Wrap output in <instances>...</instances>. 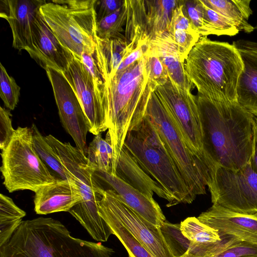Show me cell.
<instances>
[{
  "label": "cell",
  "mask_w": 257,
  "mask_h": 257,
  "mask_svg": "<svg viewBox=\"0 0 257 257\" xmlns=\"http://www.w3.org/2000/svg\"><path fill=\"white\" fill-rule=\"evenodd\" d=\"M87 163L93 170H100L112 174L113 150L109 136L103 139L101 134L95 136L90 143L87 153Z\"/></svg>",
  "instance_id": "cell-24"
},
{
  "label": "cell",
  "mask_w": 257,
  "mask_h": 257,
  "mask_svg": "<svg viewBox=\"0 0 257 257\" xmlns=\"http://www.w3.org/2000/svg\"><path fill=\"white\" fill-rule=\"evenodd\" d=\"M251 155L249 162L253 170L257 173V123L255 117L253 121V137Z\"/></svg>",
  "instance_id": "cell-42"
},
{
  "label": "cell",
  "mask_w": 257,
  "mask_h": 257,
  "mask_svg": "<svg viewBox=\"0 0 257 257\" xmlns=\"http://www.w3.org/2000/svg\"><path fill=\"white\" fill-rule=\"evenodd\" d=\"M26 215L12 199L0 194V246L11 237Z\"/></svg>",
  "instance_id": "cell-25"
},
{
  "label": "cell",
  "mask_w": 257,
  "mask_h": 257,
  "mask_svg": "<svg viewBox=\"0 0 257 257\" xmlns=\"http://www.w3.org/2000/svg\"><path fill=\"white\" fill-rule=\"evenodd\" d=\"M148 54L160 58L169 78L174 83L183 89L191 90L193 86L188 80L185 71V59L177 46L161 47Z\"/></svg>",
  "instance_id": "cell-23"
},
{
  "label": "cell",
  "mask_w": 257,
  "mask_h": 257,
  "mask_svg": "<svg viewBox=\"0 0 257 257\" xmlns=\"http://www.w3.org/2000/svg\"><path fill=\"white\" fill-rule=\"evenodd\" d=\"M82 201L77 186L71 179H58L35 192L34 210L38 214L67 211Z\"/></svg>",
  "instance_id": "cell-19"
},
{
  "label": "cell",
  "mask_w": 257,
  "mask_h": 257,
  "mask_svg": "<svg viewBox=\"0 0 257 257\" xmlns=\"http://www.w3.org/2000/svg\"><path fill=\"white\" fill-rule=\"evenodd\" d=\"M96 0H53L40 12L63 46L75 55L91 54L97 43Z\"/></svg>",
  "instance_id": "cell-7"
},
{
  "label": "cell",
  "mask_w": 257,
  "mask_h": 257,
  "mask_svg": "<svg viewBox=\"0 0 257 257\" xmlns=\"http://www.w3.org/2000/svg\"><path fill=\"white\" fill-rule=\"evenodd\" d=\"M254 117H255V120L257 123V116H254Z\"/></svg>",
  "instance_id": "cell-43"
},
{
  "label": "cell",
  "mask_w": 257,
  "mask_h": 257,
  "mask_svg": "<svg viewBox=\"0 0 257 257\" xmlns=\"http://www.w3.org/2000/svg\"><path fill=\"white\" fill-rule=\"evenodd\" d=\"M218 231L220 237L230 236L257 245V216L232 211L213 204L197 217Z\"/></svg>",
  "instance_id": "cell-16"
},
{
  "label": "cell",
  "mask_w": 257,
  "mask_h": 257,
  "mask_svg": "<svg viewBox=\"0 0 257 257\" xmlns=\"http://www.w3.org/2000/svg\"><path fill=\"white\" fill-rule=\"evenodd\" d=\"M203 12V20L207 35L233 36L239 31L235 26L222 15L210 9L199 0Z\"/></svg>",
  "instance_id": "cell-29"
},
{
  "label": "cell",
  "mask_w": 257,
  "mask_h": 257,
  "mask_svg": "<svg viewBox=\"0 0 257 257\" xmlns=\"http://www.w3.org/2000/svg\"><path fill=\"white\" fill-rule=\"evenodd\" d=\"M93 171L102 187H108L105 190L114 191L124 203L146 220L158 227L166 221L162 209L153 197L145 195L116 175L100 170Z\"/></svg>",
  "instance_id": "cell-18"
},
{
  "label": "cell",
  "mask_w": 257,
  "mask_h": 257,
  "mask_svg": "<svg viewBox=\"0 0 257 257\" xmlns=\"http://www.w3.org/2000/svg\"><path fill=\"white\" fill-rule=\"evenodd\" d=\"M142 168L175 200L191 203L195 196L187 186L155 126L145 123L137 135L127 134L124 145Z\"/></svg>",
  "instance_id": "cell-6"
},
{
  "label": "cell",
  "mask_w": 257,
  "mask_h": 257,
  "mask_svg": "<svg viewBox=\"0 0 257 257\" xmlns=\"http://www.w3.org/2000/svg\"><path fill=\"white\" fill-rule=\"evenodd\" d=\"M100 242L72 236L60 221L40 217L22 221L0 246V257H114Z\"/></svg>",
  "instance_id": "cell-3"
},
{
  "label": "cell",
  "mask_w": 257,
  "mask_h": 257,
  "mask_svg": "<svg viewBox=\"0 0 257 257\" xmlns=\"http://www.w3.org/2000/svg\"><path fill=\"white\" fill-rule=\"evenodd\" d=\"M255 215H256L257 216V213H256V214H255Z\"/></svg>",
  "instance_id": "cell-44"
},
{
  "label": "cell",
  "mask_w": 257,
  "mask_h": 257,
  "mask_svg": "<svg viewBox=\"0 0 257 257\" xmlns=\"http://www.w3.org/2000/svg\"><path fill=\"white\" fill-rule=\"evenodd\" d=\"M156 87L146 53L130 65L105 78L101 99L108 127L106 134L113 150V175L127 134L146 116Z\"/></svg>",
  "instance_id": "cell-1"
},
{
  "label": "cell",
  "mask_w": 257,
  "mask_h": 257,
  "mask_svg": "<svg viewBox=\"0 0 257 257\" xmlns=\"http://www.w3.org/2000/svg\"><path fill=\"white\" fill-rule=\"evenodd\" d=\"M34 147L38 155L47 166L57 173L63 180L70 179L65 172L61 160L54 149L33 123L31 127Z\"/></svg>",
  "instance_id": "cell-27"
},
{
  "label": "cell",
  "mask_w": 257,
  "mask_h": 257,
  "mask_svg": "<svg viewBox=\"0 0 257 257\" xmlns=\"http://www.w3.org/2000/svg\"><path fill=\"white\" fill-rule=\"evenodd\" d=\"M204 146L216 165L237 170L249 161L254 116L237 101L215 100L197 96Z\"/></svg>",
  "instance_id": "cell-2"
},
{
  "label": "cell",
  "mask_w": 257,
  "mask_h": 257,
  "mask_svg": "<svg viewBox=\"0 0 257 257\" xmlns=\"http://www.w3.org/2000/svg\"><path fill=\"white\" fill-rule=\"evenodd\" d=\"M256 28H257V26H256Z\"/></svg>",
  "instance_id": "cell-45"
},
{
  "label": "cell",
  "mask_w": 257,
  "mask_h": 257,
  "mask_svg": "<svg viewBox=\"0 0 257 257\" xmlns=\"http://www.w3.org/2000/svg\"><path fill=\"white\" fill-rule=\"evenodd\" d=\"M155 91L168 109L184 142L198 163L208 174H213L217 166L204 149L197 96L193 95L190 90L176 85L169 77Z\"/></svg>",
  "instance_id": "cell-9"
},
{
  "label": "cell",
  "mask_w": 257,
  "mask_h": 257,
  "mask_svg": "<svg viewBox=\"0 0 257 257\" xmlns=\"http://www.w3.org/2000/svg\"><path fill=\"white\" fill-rule=\"evenodd\" d=\"M209 190L214 205L242 214L257 213V173L249 161L237 170L217 166Z\"/></svg>",
  "instance_id": "cell-11"
},
{
  "label": "cell",
  "mask_w": 257,
  "mask_h": 257,
  "mask_svg": "<svg viewBox=\"0 0 257 257\" xmlns=\"http://www.w3.org/2000/svg\"><path fill=\"white\" fill-rule=\"evenodd\" d=\"M10 110L0 107V148H6L11 141L16 130L12 126Z\"/></svg>",
  "instance_id": "cell-36"
},
{
  "label": "cell",
  "mask_w": 257,
  "mask_h": 257,
  "mask_svg": "<svg viewBox=\"0 0 257 257\" xmlns=\"http://www.w3.org/2000/svg\"><path fill=\"white\" fill-rule=\"evenodd\" d=\"M208 8L230 21L239 31L249 33L254 28L248 22L252 11L250 0H204Z\"/></svg>",
  "instance_id": "cell-22"
},
{
  "label": "cell",
  "mask_w": 257,
  "mask_h": 257,
  "mask_svg": "<svg viewBox=\"0 0 257 257\" xmlns=\"http://www.w3.org/2000/svg\"><path fill=\"white\" fill-rule=\"evenodd\" d=\"M42 0L1 1V18L9 23L13 34V47L19 52L30 54L33 51L32 29L34 21L41 7Z\"/></svg>",
  "instance_id": "cell-17"
},
{
  "label": "cell",
  "mask_w": 257,
  "mask_h": 257,
  "mask_svg": "<svg viewBox=\"0 0 257 257\" xmlns=\"http://www.w3.org/2000/svg\"><path fill=\"white\" fill-rule=\"evenodd\" d=\"M182 2L183 3V10L186 12V16L190 21L194 29L200 36H207L204 23L202 10L199 0Z\"/></svg>",
  "instance_id": "cell-34"
},
{
  "label": "cell",
  "mask_w": 257,
  "mask_h": 257,
  "mask_svg": "<svg viewBox=\"0 0 257 257\" xmlns=\"http://www.w3.org/2000/svg\"><path fill=\"white\" fill-rule=\"evenodd\" d=\"M98 207L114 216L153 257H174L160 227L146 220L124 203L114 191H103Z\"/></svg>",
  "instance_id": "cell-12"
},
{
  "label": "cell",
  "mask_w": 257,
  "mask_h": 257,
  "mask_svg": "<svg viewBox=\"0 0 257 257\" xmlns=\"http://www.w3.org/2000/svg\"><path fill=\"white\" fill-rule=\"evenodd\" d=\"M61 160L68 177L74 181L82 196V201L73 207L70 213L95 240L106 241L112 232L98 211V203L104 190L87 158L70 143H63L49 135L45 136Z\"/></svg>",
  "instance_id": "cell-5"
},
{
  "label": "cell",
  "mask_w": 257,
  "mask_h": 257,
  "mask_svg": "<svg viewBox=\"0 0 257 257\" xmlns=\"http://www.w3.org/2000/svg\"><path fill=\"white\" fill-rule=\"evenodd\" d=\"M3 184L10 193L40 188L56 181L36 152L31 128L18 127L1 153Z\"/></svg>",
  "instance_id": "cell-8"
},
{
  "label": "cell",
  "mask_w": 257,
  "mask_h": 257,
  "mask_svg": "<svg viewBox=\"0 0 257 257\" xmlns=\"http://www.w3.org/2000/svg\"><path fill=\"white\" fill-rule=\"evenodd\" d=\"M146 115L157 128L187 186L195 195L206 193L211 179L198 163L184 142L168 109L154 91Z\"/></svg>",
  "instance_id": "cell-10"
},
{
  "label": "cell",
  "mask_w": 257,
  "mask_h": 257,
  "mask_svg": "<svg viewBox=\"0 0 257 257\" xmlns=\"http://www.w3.org/2000/svg\"><path fill=\"white\" fill-rule=\"evenodd\" d=\"M33 51L30 55L43 69L52 68L65 72L73 54L62 45L40 11L34 21L32 29Z\"/></svg>",
  "instance_id": "cell-15"
},
{
  "label": "cell",
  "mask_w": 257,
  "mask_h": 257,
  "mask_svg": "<svg viewBox=\"0 0 257 257\" xmlns=\"http://www.w3.org/2000/svg\"><path fill=\"white\" fill-rule=\"evenodd\" d=\"M257 245L239 241L220 253L217 257H255Z\"/></svg>",
  "instance_id": "cell-37"
},
{
  "label": "cell",
  "mask_w": 257,
  "mask_h": 257,
  "mask_svg": "<svg viewBox=\"0 0 257 257\" xmlns=\"http://www.w3.org/2000/svg\"><path fill=\"white\" fill-rule=\"evenodd\" d=\"M20 87L15 79L9 75L3 64L0 63V97L5 106L14 110L17 106L20 95Z\"/></svg>",
  "instance_id": "cell-32"
},
{
  "label": "cell",
  "mask_w": 257,
  "mask_h": 257,
  "mask_svg": "<svg viewBox=\"0 0 257 257\" xmlns=\"http://www.w3.org/2000/svg\"><path fill=\"white\" fill-rule=\"evenodd\" d=\"M115 175L150 197L155 193L167 200V207L176 205L173 198L142 168L124 146L118 159Z\"/></svg>",
  "instance_id": "cell-21"
},
{
  "label": "cell",
  "mask_w": 257,
  "mask_h": 257,
  "mask_svg": "<svg viewBox=\"0 0 257 257\" xmlns=\"http://www.w3.org/2000/svg\"><path fill=\"white\" fill-rule=\"evenodd\" d=\"M124 2L116 0H96L94 8L97 22L115 12L122 6Z\"/></svg>",
  "instance_id": "cell-40"
},
{
  "label": "cell",
  "mask_w": 257,
  "mask_h": 257,
  "mask_svg": "<svg viewBox=\"0 0 257 257\" xmlns=\"http://www.w3.org/2000/svg\"><path fill=\"white\" fill-rule=\"evenodd\" d=\"M255 257H257V256H255Z\"/></svg>",
  "instance_id": "cell-46"
},
{
  "label": "cell",
  "mask_w": 257,
  "mask_h": 257,
  "mask_svg": "<svg viewBox=\"0 0 257 257\" xmlns=\"http://www.w3.org/2000/svg\"><path fill=\"white\" fill-rule=\"evenodd\" d=\"M233 44L238 49L243 66L237 82V101L257 116V43L238 41Z\"/></svg>",
  "instance_id": "cell-20"
},
{
  "label": "cell",
  "mask_w": 257,
  "mask_h": 257,
  "mask_svg": "<svg viewBox=\"0 0 257 257\" xmlns=\"http://www.w3.org/2000/svg\"><path fill=\"white\" fill-rule=\"evenodd\" d=\"M63 73L82 107L88 121L89 132L96 136L108 130L101 96L78 57L73 54L72 61Z\"/></svg>",
  "instance_id": "cell-14"
},
{
  "label": "cell",
  "mask_w": 257,
  "mask_h": 257,
  "mask_svg": "<svg viewBox=\"0 0 257 257\" xmlns=\"http://www.w3.org/2000/svg\"><path fill=\"white\" fill-rule=\"evenodd\" d=\"M160 229L173 256L182 257L189 249L191 241L182 233L180 224H173L166 220Z\"/></svg>",
  "instance_id": "cell-30"
},
{
  "label": "cell",
  "mask_w": 257,
  "mask_h": 257,
  "mask_svg": "<svg viewBox=\"0 0 257 257\" xmlns=\"http://www.w3.org/2000/svg\"><path fill=\"white\" fill-rule=\"evenodd\" d=\"M79 58L85 72L91 79L95 89L101 98V93L105 85V78L96 49L95 48L94 52L91 54H82Z\"/></svg>",
  "instance_id": "cell-33"
},
{
  "label": "cell",
  "mask_w": 257,
  "mask_h": 257,
  "mask_svg": "<svg viewBox=\"0 0 257 257\" xmlns=\"http://www.w3.org/2000/svg\"><path fill=\"white\" fill-rule=\"evenodd\" d=\"M45 70L52 87L61 123L76 147L86 156L89 123L77 96L62 72L50 67Z\"/></svg>",
  "instance_id": "cell-13"
},
{
  "label": "cell",
  "mask_w": 257,
  "mask_h": 257,
  "mask_svg": "<svg viewBox=\"0 0 257 257\" xmlns=\"http://www.w3.org/2000/svg\"><path fill=\"white\" fill-rule=\"evenodd\" d=\"M127 17V1L112 14L97 22V34L100 38L119 37L120 32Z\"/></svg>",
  "instance_id": "cell-31"
},
{
  "label": "cell",
  "mask_w": 257,
  "mask_h": 257,
  "mask_svg": "<svg viewBox=\"0 0 257 257\" xmlns=\"http://www.w3.org/2000/svg\"><path fill=\"white\" fill-rule=\"evenodd\" d=\"M170 34L185 59L200 38V34L197 32H190L183 30H176Z\"/></svg>",
  "instance_id": "cell-35"
},
{
  "label": "cell",
  "mask_w": 257,
  "mask_h": 257,
  "mask_svg": "<svg viewBox=\"0 0 257 257\" xmlns=\"http://www.w3.org/2000/svg\"><path fill=\"white\" fill-rule=\"evenodd\" d=\"M147 55L151 77L157 87L165 83L168 78L167 71L159 57L149 54Z\"/></svg>",
  "instance_id": "cell-38"
},
{
  "label": "cell",
  "mask_w": 257,
  "mask_h": 257,
  "mask_svg": "<svg viewBox=\"0 0 257 257\" xmlns=\"http://www.w3.org/2000/svg\"><path fill=\"white\" fill-rule=\"evenodd\" d=\"M185 60L186 76L199 94L212 100L237 101V82L243 66L233 44L203 36Z\"/></svg>",
  "instance_id": "cell-4"
},
{
  "label": "cell",
  "mask_w": 257,
  "mask_h": 257,
  "mask_svg": "<svg viewBox=\"0 0 257 257\" xmlns=\"http://www.w3.org/2000/svg\"><path fill=\"white\" fill-rule=\"evenodd\" d=\"M176 30H183L190 32H197L194 29L189 19L184 14L183 4L178 5L172 13L169 33L171 34Z\"/></svg>",
  "instance_id": "cell-39"
},
{
  "label": "cell",
  "mask_w": 257,
  "mask_h": 257,
  "mask_svg": "<svg viewBox=\"0 0 257 257\" xmlns=\"http://www.w3.org/2000/svg\"><path fill=\"white\" fill-rule=\"evenodd\" d=\"M180 228L186 238L195 243L211 244L221 240L217 230L201 222L197 217H189L181 221Z\"/></svg>",
  "instance_id": "cell-28"
},
{
  "label": "cell",
  "mask_w": 257,
  "mask_h": 257,
  "mask_svg": "<svg viewBox=\"0 0 257 257\" xmlns=\"http://www.w3.org/2000/svg\"><path fill=\"white\" fill-rule=\"evenodd\" d=\"M239 241L234 237L225 236L221 237V240L213 244L206 253L202 257H217L220 253Z\"/></svg>",
  "instance_id": "cell-41"
},
{
  "label": "cell",
  "mask_w": 257,
  "mask_h": 257,
  "mask_svg": "<svg viewBox=\"0 0 257 257\" xmlns=\"http://www.w3.org/2000/svg\"><path fill=\"white\" fill-rule=\"evenodd\" d=\"M100 215L127 250L128 257H153L151 253L111 214L98 207Z\"/></svg>",
  "instance_id": "cell-26"
}]
</instances>
